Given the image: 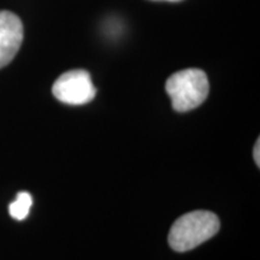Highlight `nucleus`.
Returning a JSON list of instances; mask_svg holds the SVG:
<instances>
[{"label":"nucleus","instance_id":"39448f33","mask_svg":"<svg viewBox=\"0 0 260 260\" xmlns=\"http://www.w3.org/2000/svg\"><path fill=\"white\" fill-rule=\"evenodd\" d=\"M32 205L31 195L27 191H21L17 194V198L14 203L10 204L9 212L10 216L16 220H23L28 217L29 211Z\"/></svg>","mask_w":260,"mask_h":260},{"label":"nucleus","instance_id":"423d86ee","mask_svg":"<svg viewBox=\"0 0 260 260\" xmlns=\"http://www.w3.org/2000/svg\"><path fill=\"white\" fill-rule=\"evenodd\" d=\"M260 140L258 139V141H256V144L254 146V160L256 162V165H260Z\"/></svg>","mask_w":260,"mask_h":260},{"label":"nucleus","instance_id":"7ed1b4c3","mask_svg":"<svg viewBox=\"0 0 260 260\" xmlns=\"http://www.w3.org/2000/svg\"><path fill=\"white\" fill-rule=\"evenodd\" d=\"M58 100L68 105H84L92 102L96 89L86 70H70L60 75L52 87Z\"/></svg>","mask_w":260,"mask_h":260},{"label":"nucleus","instance_id":"20e7f679","mask_svg":"<svg viewBox=\"0 0 260 260\" xmlns=\"http://www.w3.org/2000/svg\"><path fill=\"white\" fill-rule=\"evenodd\" d=\"M23 41V24L14 12L0 11V69L14 59Z\"/></svg>","mask_w":260,"mask_h":260},{"label":"nucleus","instance_id":"f257e3e1","mask_svg":"<svg viewBox=\"0 0 260 260\" xmlns=\"http://www.w3.org/2000/svg\"><path fill=\"white\" fill-rule=\"evenodd\" d=\"M219 230V219L209 211H193L172 224L168 241L174 251L183 253L197 248Z\"/></svg>","mask_w":260,"mask_h":260},{"label":"nucleus","instance_id":"0eeeda50","mask_svg":"<svg viewBox=\"0 0 260 260\" xmlns=\"http://www.w3.org/2000/svg\"><path fill=\"white\" fill-rule=\"evenodd\" d=\"M162 2H172V3H176V2H181V0H162Z\"/></svg>","mask_w":260,"mask_h":260},{"label":"nucleus","instance_id":"f03ea898","mask_svg":"<svg viewBox=\"0 0 260 260\" xmlns=\"http://www.w3.org/2000/svg\"><path fill=\"white\" fill-rule=\"evenodd\" d=\"M172 107L178 112H187L200 106L210 92L206 74L200 69H184L171 75L165 84Z\"/></svg>","mask_w":260,"mask_h":260}]
</instances>
